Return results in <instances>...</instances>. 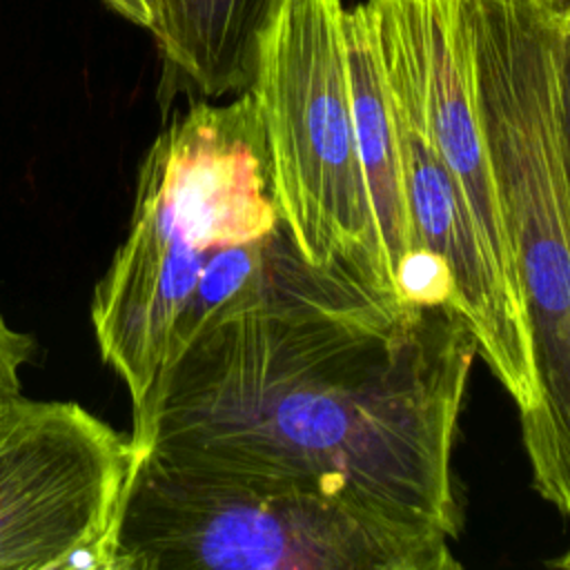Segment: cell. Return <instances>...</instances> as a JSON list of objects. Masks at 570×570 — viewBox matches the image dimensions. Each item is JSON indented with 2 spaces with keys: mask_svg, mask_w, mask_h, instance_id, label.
Here are the masks:
<instances>
[{
  "mask_svg": "<svg viewBox=\"0 0 570 570\" xmlns=\"http://www.w3.org/2000/svg\"><path fill=\"white\" fill-rule=\"evenodd\" d=\"M36 338L16 330L0 307V394L22 390V367L33 361Z\"/></svg>",
  "mask_w": 570,
  "mask_h": 570,
  "instance_id": "10",
  "label": "cell"
},
{
  "mask_svg": "<svg viewBox=\"0 0 570 570\" xmlns=\"http://www.w3.org/2000/svg\"><path fill=\"white\" fill-rule=\"evenodd\" d=\"M136 448L73 401L0 394V570H114Z\"/></svg>",
  "mask_w": 570,
  "mask_h": 570,
  "instance_id": "6",
  "label": "cell"
},
{
  "mask_svg": "<svg viewBox=\"0 0 570 570\" xmlns=\"http://www.w3.org/2000/svg\"><path fill=\"white\" fill-rule=\"evenodd\" d=\"M105 2L138 27H145V29L154 27L158 0H105Z\"/></svg>",
  "mask_w": 570,
  "mask_h": 570,
  "instance_id": "12",
  "label": "cell"
},
{
  "mask_svg": "<svg viewBox=\"0 0 570 570\" xmlns=\"http://www.w3.org/2000/svg\"><path fill=\"white\" fill-rule=\"evenodd\" d=\"M285 0H158L149 29L165 80L203 100L252 87L265 31Z\"/></svg>",
  "mask_w": 570,
  "mask_h": 570,
  "instance_id": "7",
  "label": "cell"
},
{
  "mask_svg": "<svg viewBox=\"0 0 570 570\" xmlns=\"http://www.w3.org/2000/svg\"><path fill=\"white\" fill-rule=\"evenodd\" d=\"M476 338L399 298L245 312L198 334L131 410L136 452L323 492L454 539V443Z\"/></svg>",
  "mask_w": 570,
  "mask_h": 570,
  "instance_id": "1",
  "label": "cell"
},
{
  "mask_svg": "<svg viewBox=\"0 0 570 570\" xmlns=\"http://www.w3.org/2000/svg\"><path fill=\"white\" fill-rule=\"evenodd\" d=\"M343 9L341 0H285L261 40L249 91L281 223L298 254L394 296L379 263L356 147Z\"/></svg>",
  "mask_w": 570,
  "mask_h": 570,
  "instance_id": "5",
  "label": "cell"
},
{
  "mask_svg": "<svg viewBox=\"0 0 570 570\" xmlns=\"http://www.w3.org/2000/svg\"><path fill=\"white\" fill-rule=\"evenodd\" d=\"M552 566H559V568H563V570H570V546H568V550L563 552V557H559V559L552 561Z\"/></svg>",
  "mask_w": 570,
  "mask_h": 570,
  "instance_id": "13",
  "label": "cell"
},
{
  "mask_svg": "<svg viewBox=\"0 0 570 570\" xmlns=\"http://www.w3.org/2000/svg\"><path fill=\"white\" fill-rule=\"evenodd\" d=\"M421 247L452 272L490 374L514 387L534 350L514 245L481 122L465 0H363Z\"/></svg>",
  "mask_w": 570,
  "mask_h": 570,
  "instance_id": "2",
  "label": "cell"
},
{
  "mask_svg": "<svg viewBox=\"0 0 570 570\" xmlns=\"http://www.w3.org/2000/svg\"><path fill=\"white\" fill-rule=\"evenodd\" d=\"M550 9L554 16V29H557L559 100H561V118H563L568 165H570V0H550Z\"/></svg>",
  "mask_w": 570,
  "mask_h": 570,
  "instance_id": "11",
  "label": "cell"
},
{
  "mask_svg": "<svg viewBox=\"0 0 570 570\" xmlns=\"http://www.w3.org/2000/svg\"><path fill=\"white\" fill-rule=\"evenodd\" d=\"M343 45L350 76L354 134L367 187L379 263L390 292L396 296V267L407 252L419 249L421 245L407 209L394 116L370 16L363 2L343 9Z\"/></svg>",
  "mask_w": 570,
  "mask_h": 570,
  "instance_id": "8",
  "label": "cell"
},
{
  "mask_svg": "<svg viewBox=\"0 0 570 570\" xmlns=\"http://www.w3.org/2000/svg\"><path fill=\"white\" fill-rule=\"evenodd\" d=\"M465 13L539 381L523 445L537 494L570 517V165L554 16L550 0H465Z\"/></svg>",
  "mask_w": 570,
  "mask_h": 570,
  "instance_id": "3",
  "label": "cell"
},
{
  "mask_svg": "<svg viewBox=\"0 0 570 570\" xmlns=\"http://www.w3.org/2000/svg\"><path fill=\"white\" fill-rule=\"evenodd\" d=\"M394 285L396 296L405 303L425 307H454L459 312L452 272L445 258L428 247L412 249L401 258L394 274Z\"/></svg>",
  "mask_w": 570,
  "mask_h": 570,
  "instance_id": "9",
  "label": "cell"
},
{
  "mask_svg": "<svg viewBox=\"0 0 570 570\" xmlns=\"http://www.w3.org/2000/svg\"><path fill=\"white\" fill-rule=\"evenodd\" d=\"M450 539L316 490L136 452L114 570H452Z\"/></svg>",
  "mask_w": 570,
  "mask_h": 570,
  "instance_id": "4",
  "label": "cell"
}]
</instances>
